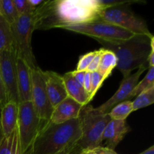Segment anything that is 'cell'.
I'll list each match as a JSON object with an SVG mask.
<instances>
[{"label":"cell","instance_id":"obj_16","mask_svg":"<svg viewBox=\"0 0 154 154\" xmlns=\"http://www.w3.org/2000/svg\"><path fill=\"white\" fill-rule=\"evenodd\" d=\"M18 104L8 102L0 110V133L2 137L8 136L17 126Z\"/></svg>","mask_w":154,"mask_h":154},{"label":"cell","instance_id":"obj_7","mask_svg":"<svg viewBox=\"0 0 154 154\" xmlns=\"http://www.w3.org/2000/svg\"><path fill=\"white\" fill-rule=\"evenodd\" d=\"M99 20L114 24L135 35L148 37L153 36L145 21L137 16L127 5L105 9L101 13Z\"/></svg>","mask_w":154,"mask_h":154},{"label":"cell","instance_id":"obj_13","mask_svg":"<svg viewBox=\"0 0 154 154\" xmlns=\"http://www.w3.org/2000/svg\"><path fill=\"white\" fill-rule=\"evenodd\" d=\"M48 99L53 108L68 97L63 77L52 71H43Z\"/></svg>","mask_w":154,"mask_h":154},{"label":"cell","instance_id":"obj_6","mask_svg":"<svg viewBox=\"0 0 154 154\" xmlns=\"http://www.w3.org/2000/svg\"><path fill=\"white\" fill-rule=\"evenodd\" d=\"M64 29L85 35L89 37L93 38L98 42L108 43L125 42L136 35L121 27L101 20L81 25L68 26L64 28Z\"/></svg>","mask_w":154,"mask_h":154},{"label":"cell","instance_id":"obj_26","mask_svg":"<svg viewBox=\"0 0 154 154\" xmlns=\"http://www.w3.org/2000/svg\"><path fill=\"white\" fill-rule=\"evenodd\" d=\"M96 51H93V52H90L86 54H84L83 56H81L75 71H78V72L87 71L90 63H91L92 60H93L95 54H96Z\"/></svg>","mask_w":154,"mask_h":154},{"label":"cell","instance_id":"obj_35","mask_svg":"<svg viewBox=\"0 0 154 154\" xmlns=\"http://www.w3.org/2000/svg\"><path fill=\"white\" fill-rule=\"evenodd\" d=\"M139 154H154V146L152 145L151 147H149L148 149L145 150L144 151L141 152Z\"/></svg>","mask_w":154,"mask_h":154},{"label":"cell","instance_id":"obj_17","mask_svg":"<svg viewBox=\"0 0 154 154\" xmlns=\"http://www.w3.org/2000/svg\"><path fill=\"white\" fill-rule=\"evenodd\" d=\"M62 77L64 81L68 96L73 99L74 100L78 102L83 106L89 105L90 102L88 94L85 92L84 87L79 85L74 79L73 76H72V72H66Z\"/></svg>","mask_w":154,"mask_h":154},{"label":"cell","instance_id":"obj_20","mask_svg":"<svg viewBox=\"0 0 154 154\" xmlns=\"http://www.w3.org/2000/svg\"><path fill=\"white\" fill-rule=\"evenodd\" d=\"M13 48L14 39L11 26L0 14V52Z\"/></svg>","mask_w":154,"mask_h":154},{"label":"cell","instance_id":"obj_12","mask_svg":"<svg viewBox=\"0 0 154 154\" xmlns=\"http://www.w3.org/2000/svg\"><path fill=\"white\" fill-rule=\"evenodd\" d=\"M82 105L68 96L53 109L50 122L55 124L66 123L79 118L83 108Z\"/></svg>","mask_w":154,"mask_h":154},{"label":"cell","instance_id":"obj_23","mask_svg":"<svg viewBox=\"0 0 154 154\" xmlns=\"http://www.w3.org/2000/svg\"><path fill=\"white\" fill-rule=\"evenodd\" d=\"M154 87V67H150L148 69L147 75H145L143 80L137 84L135 88L133 89L129 97V100L134 97H136L138 94L142 92L148 90Z\"/></svg>","mask_w":154,"mask_h":154},{"label":"cell","instance_id":"obj_28","mask_svg":"<svg viewBox=\"0 0 154 154\" xmlns=\"http://www.w3.org/2000/svg\"><path fill=\"white\" fill-rule=\"evenodd\" d=\"M103 48L102 49H99L98 51H96V54H95L94 57L92 60L91 63H90V66H89L88 69H87V72H96L98 69V67H99V63H100L101 57H102V52H103Z\"/></svg>","mask_w":154,"mask_h":154},{"label":"cell","instance_id":"obj_10","mask_svg":"<svg viewBox=\"0 0 154 154\" xmlns=\"http://www.w3.org/2000/svg\"><path fill=\"white\" fill-rule=\"evenodd\" d=\"M17 55L14 49L0 52V74L5 90L8 102L19 104L17 84Z\"/></svg>","mask_w":154,"mask_h":154},{"label":"cell","instance_id":"obj_18","mask_svg":"<svg viewBox=\"0 0 154 154\" xmlns=\"http://www.w3.org/2000/svg\"><path fill=\"white\" fill-rule=\"evenodd\" d=\"M0 154H33L32 147L31 146L26 150H23L20 142L17 129H16L8 136L2 137Z\"/></svg>","mask_w":154,"mask_h":154},{"label":"cell","instance_id":"obj_36","mask_svg":"<svg viewBox=\"0 0 154 154\" xmlns=\"http://www.w3.org/2000/svg\"><path fill=\"white\" fill-rule=\"evenodd\" d=\"M80 154H96L94 150L91 149H87V150H82Z\"/></svg>","mask_w":154,"mask_h":154},{"label":"cell","instance_id":"obj_3","mask_svg":"<svg viewBox=\"0 0 154 154\" xmlns=\"http://www.w3.org/2000/svg\"><path fill=\"white\" fill-rule=\"evenodd\" d=\"M99 42L104 49L109 50L115 54L117 60V68L123 75V79L141 66L149 67L147 60L151 50L154 48V36L136 35L131 39L118 43Z\"/></svg>","mask_w":154,"mask_h":154},{"label":"cell","instance_id":"obj_9","mask_svg":"<svg viewBox=\"0 0 154 154\" xmlns=\"http://www.w3.org/2000/svg\"><path fill=\"white\" fill-rule=\"evenodd\" d=\"M31 102L39 118L49 122L54 108L48 99L43 70L39 67L32 69Z\"/></svg>","mask_w":154,"mask_h":154},{"label":"cell","instance_id":"obj_31","mask_svg":"<svg viewBox=\"0 0 154 154\" xmlns=\"http://www.w3.org/2000/svg\"><path fill=\"white\" fill-rule=\"evenodd\" d=\"M72 72V76H73L74 79L76 81L79 85L83 87L84 85V77H85L86 71H82V72H78V71H73Z\"/></svg>","mask_w":154,"mask_h":154},{"label":"cell","instance_id":"obj_33","mask_svg":"<svg viewBox=\"0 0 154 154\" xmlns=\"http://www.w3.org/2000/svg\"><path fill=\"white\" fill-rule=\"evenodd\" d=\"M81 148L79 147V146L78 145V144H76L75 146H74V147H71V148L68 149V150H66L65 151L62 152V153H60V154H80L81 152Z\"/></svg>","mask_w":154,"mask_h":154},{"label":"cell","instance_id":"obj_34","mask_svg":"<svg viewBox=\"0 0 154 154\" xmlns=\"http://www.w3.org/2000/svg\"><path fill=\"white\" fill-rule=\"evenodd\" d=\"M27 1H28L32 10L34 12V11L35 10V9H37L39 6L42 5L43 4L45 0H27Z\"/></svg>","mask_w":154,"mask_h":154},{"label":"cell","instance_id":"obj_32","mask_svg":"<svg viewBox=\"0 0 154 154\" xmlns=\"http://www.w3.org/2000/svg\"><path fill=\"white\" fill-rule=\"evenodd\" d=\"M93 150H94L96 154H118L116 153L114 150H111V149L108 148L106 147H102V146L93 149Z\"/></svg>","mask_w":154,"mask_h":154},{"label":"cell","instance_id":"obj_37","mask_svg":"<svg viewBox=\"0 0 154 154\" xmlns=\"http://www.w3.org/2000/svg\"><path fill=\"white\" fill-rule=\"evenodd\" d=\"M0 14H1V0H0Z\"/></svg>","mask_w":154,"mask_h":154},{"label":"cell","instance_id":"obj_2","mask_svg":"<svg viewBox=\"0 0 154 154\" xmlns=\"http://www.w3.org/2000/svg\"><path fill=\"white\" fill-rule=\"evenodd\" d=\"M81 136L79 118L60 124L46 122L32 145V153L60 154L78 144Z\"/></svg>","mask_w":154,"mask_h":154},{"label":"cell","instance_id":"obj_15","mask_svg":"<svg viewBox=\"0 0 154 154\" xmlns=\"http://www.w3.org/2000/svg\"><path fill=\"white\" fill-rule=\"evenodd\" d=\"M129 130L126 120H111L104 129L102 141H105L106 147L114 150Z\"/></svg>","mask_w":154,"mask_h":154},{"label":"cell","instance_id":"obj_22","mask_svg":"<svg viewBox=\"0 0 154 154\" xmlns=\"http://www.w3.org/2000/svg\"><path fill=\"white\" fill-rule=\"evenodd\" d=\"M153 102L154 87L142 92L136 96L135 100L132 102V111H133V112L136 111L138 110L152 105V104H153Z\"/></svg>","mask_w":154,"mask_h":154},{"label":"cell","instance_id":"obj_38","mask_svg":"<svg viewBox=\"0 0 154 154\" xmlns=\"http://www.w3.org/2000/svg\"><path fill=\"white\" fill-rule=\"evenodd\" d=\"M1 139H2V135H1V133H0V141H1Z\"/></svg>","mask_w":154,"mask_h":154},{"label":"cell","instance_id":"obj_24","mask_svg":"<svg viewBox=\"0 0 154 154\" xmlns=\"http://www.w3.org/2000/svg\"><path fill=\"white\" fill-rule=\"evenodd\" d=\"M1 15L11 26L16 22L19 14L15 8L13 0H1Z\"/></svg>","mask_w":154,"mask_h":154},{"label":"cell","instance_id":"obj_14","mask_svg":"<svg viewBox=\"0 0 154 154\" xmlns=\"http://www.w3.org/2000/svg\"><path fill=\"white\" fill-rule=\"evenodd\" d=\"M17 84L20 102L31 101L32 69L22 59L17 57Z\"/></svg>","mask_w":154,"mask_h":154},{"label":"cell","instance_id":"obj_8","mask_svg":"<svg viewBox=\"0 0 154 154\" xmlns=\"http://www.w3.org/2000/svg\"><path fill=\"white\" fill-rule=\"evenodd\" d=\"M45 123L37 115L31 101L18 104L17 129L23 150H26L32 145Z\"/></svg>","mask_w":154,"mask_h":154},{"label":"cell","instance_id":"obj_27","mask_svg":"<svg viewBox=\"0 0 154 154\" xmlns=\"http://www.w3.org/2000/svg\"><path fill=\"white\" fill-rule=\"evenodd\" d=\"M13 2L19 16L26 14L33 13V11L32 10L27 0H13Z\"/></svg>","mask_w":154,"mask_h":154},{"label":"cell","instance_id":"obj_11","mask_svg":"<svg viewBox=\"0 0 154 154\" xmlns=\"http://www.w3.org/2000/svg\"><path fill=\"white\" fill-rule=\"evenodd\" d=\"M148 69L149 67L147 66H141L139 69H137L136 72L130 75L125 79H123L118 90L114 93V96H111L108 101L104 102L100 106L94 108L95 111L100 114H107L116 105L129 100V96L138 83L141 75Z\"/></svg>","mask_w":154,"mask_h":154},{"label":"cell","instance_id":"obj_29","mask_svg":"<svg viewBox=\"0 0 154 154\" xmlns=\"http://www.w3.org/2000/svg\"><path fill=\"white\" fill-rule=\"evenodd\" d=\"M8 102L7 96H6L4 84H3L1 74H0V110L2 107Z\"/></svg>","mask_w":154,"mask_h":154},{"label":"cell","instance_id":"obj_19","mask_svg":"<svg viewBox=\"0 0 154 154\" xmlns=\"http://www.w3.org/2000/svg\"><path fill=\"white\" fill-rule=\"evenodd\" d=\"M117 60L115 54L109 50L104 49L97 72L106 80L111 75L113 69L117 67Z\"/></svg>","mask_w":154,"mask_h":154},{"label":"cell","instance_id":"obj_30","mask_svg":"<svg viewBox=\"0 0 154 154\" xmlns=\"http://www.w3.org/2000/svg\"><path fill=\"white\" fill-rule=\"evenodd\" d=\"M83 87H84V90H85L86 93L88 94L89 99H90V90H91V78H90V72H87V71H86Z\"/></svg>","mask_w":154,"mask_h":154},{"label":"cell","instance_id":"obj_21","mask_svg":"<svg viewBox=\"0 0 154 154\" xmlns=\"http://www.w3.org/2000/svg\"><path fill=\"white\" fill-rule=\"evenodd\" d=\"M132 112V102L128 100L116 105L108 114L111 120H126Z\"/></svg>","mask_w":154,"mask_h":154},{"label":"cell","instance_id":"obj_1","mask_svg":"<svg viewBox=\"0 0 154 154\" xmlns=\"http://www.w3.org/2000/svg\"><path fill=\"white\" fill-rule=\"evenodd\" d=\"M102 11L99 0H45L32 13L34 29L88 23L99 20Z\"/></svg>","mask_w":154,"mask_h":154},{"label":"cell","instance_id":"obj_5","mask_svg":"<svg viewBox=\"0 0 154 154\" xmlns=\"http://www.w3.org/2000/svg\"><path fill=\"white\" fill-rule=\"evenodd\" d=\"M11 29L17 57L24 60L32 69L38 67L32 48V35L35 31L32 14L20 15Z\"/></svg>","mask_w":154,"mask_h":154},{"label":"cell","instance_id":"obj_4","mask_svg":"<svg viewBox=\"0 0 154 154\" xmlns=\"http://www.w3.org/2000/svg\"><path fill=\"white\" fill-rule=\"evenodd\" d=\"M81 136L78 145L81 150L96 148L102 144L104 129L111 120L108 114L98 113L90 105L83 108L79 117Z\"/></svg>","mask_w":154,"mask_h":154},{"label":"cell","instance_id":"obj_25","mask_svg":"<svg viewBox=\"0 0 154 154\" xmlns=\"http://www.w3.org/2000/svg\"><path fill=\"white\" fill-rule=\"evenodd\" d=\"M90 78H91V90H90V101L91 102L105 80L97 71L90 72Z\"/></svg>","mask_w":154,"mask_h":154}]
</instances>
